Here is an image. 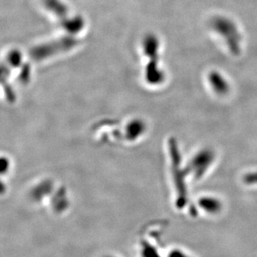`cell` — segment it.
Instances as JSON below:
<instances>
[{
    "instance_id": "obj_1",
    "label": "cell",
    "mask_w": 257,
    "mask_h": 257,
    "mask_svg": "<svg viewBox=\"0 0 257 257\" xmlns=\"http://www.w3.org/2000/svg\"><path fill=\"white\" fill-rule=\"evenodd\" d=\"M79 44V40L72 36H63L60 39L44 43L34 47L29 51V56L34 61L41 62L57 54L69 51Z\"/></svg>"
},
{
    "instance_id": "obj_2",
    "label": "cell",
    "mask_w": 257,
    "mask_h": 257,
    "mask_svg": "<svg viewBox=\"0 0 257 257\" xmlns=\"http://www.w3.org/2000/svg\"><path fill=\"white\" fill-rule=\"evenodd\" d=\"M47 10L54 14L61 26L71 34H76L82 31L85 22L81 16H71L68 6L61 0H43Z\"/></svg>"
},
{
    "instance_id": "obj_3",
    "label": "cell",
    "mask_w": 257,
    "mask_h": 257,
    "mask_svg": "<svg viewBox=\"0 0 257 257\" xmlns=\"http://www.w3.org/2000/svg\"><path fill=\"white\" fill-rule=\"evenodd\" d=\"M158 40L154 35H148L143 40V52L149 58L146 66L145 78L151 85H158L164 79V74L158 68Z\"/></svg>"
},
{
    "instance_id": "obj_4",
    "label": "cell",
    "mask_w": 257,
    "mask_h": 257,
    "mask_svg": "<svg viewBox=\"0 0 257 257\" xmlns=\"http://www.w3.org/2000/svg\"><path fill=\"white\" fill-rule=\"evenodd\" d=\"M215 159L216 154L210 148H205L200 151L191 163V168L195 178L199 179L207 173L213 165Z\"/></svg>"
},
{
    "instance_id": "obj_5",
    "label": "cell",
    "mask_w": 257,
    "mask_h": 257,
    "mask_svg": "<svg viewBox=\"0 0 257 257\" xmlns=\"http://www.w3.org/2000/svg\"><path fill=\"white\" fill-rule=\"evenodd\" d=\"M199 206L203 211L210 215H216L221 212L223 208V204L217 197L206 196L199 200Z\"/></svg>"
},
{
    "instance_id": "obj_6",
    "label": "cell",
    "mask_w": 257,
    "mask_h": 257,
    "mask_svg": "<svg viewBox=\"0 0 257 257\" xmlns=\"http://www.w3.org/2000/svg\"><path fill=\"white\" fill-rule=\"evenodd\" d=\"M7 63L12 68H19L22 63V54L19 50H13L8 54Z\"/></svg>"
},
{
    "instance_id": "obj_7",
    "label": "cell",
    "mask_w": 257,
    "mask_h": 257,
    "mask_svg": "<svg viewBox=\"0 0 257 257\" xmlns=\"http://www.w3.org/2000/svg\"><path fill=\"white\" fill-rule=\"evenodd\" d=\"M243 181L245 184L257 185V171H253L251 172H248L243 177Z\"/></svg>"
}]
</instances>
